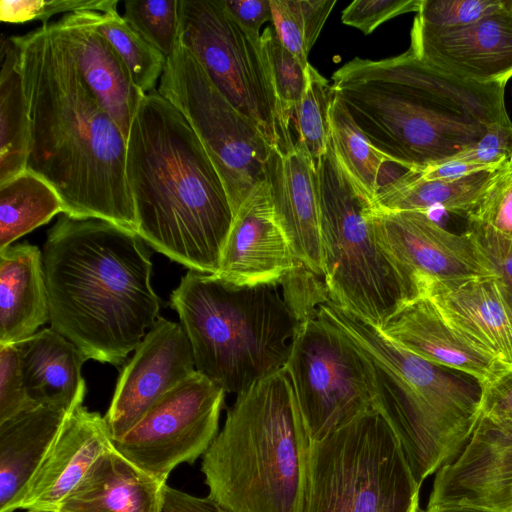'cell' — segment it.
<instances>
[{
    "instance_id": "cell-1",
    "label": "cell",
    "mask_w": 512,
    "mask_h": 512,
    "mask_svg": "<svg viewBox=\"0 0 512 512\" xmlns=\"http://www.w3.org/2000/svg\"><path fill=\"white\" fill-rule=\"evenodd\" d=\"M9 38L28 110L27 169L53 187L64 214L136 233L127 140L84 80L57 22Z\"/></svg>"
},
{
    "instance_id": "cell-2",
    "label": "cell",
    "mask_w": 512,
    "mask_h": 512,
    "mask_svg": "<svg viewBox=\"0 0 512 512\" xmlns=\"http://www.w3.org/2000/svg\"><path fill=\"white\" fill-rule=\"evenodd\" d=\"M143 242L109 221L64 213L47 232L49 323L87 360L124 364L160 317Z\"/></svg>"
},
{
    "instance_id": "cell-3",
    "label": "cell",
    "mask_w": 512,
    "mask_h": 512,
    "mask_svg": "<svg viewBox=\"0 0 512 512\" xmlns=\"http://www.w3.org/2000/svg\"><path fill=\"white\" fill-rule=\"evenodd\" d=\"M136 234L189 270L217 274L234 214L224 184L180 111L145 94L126 142Z\"/></svg>"
},
{
    "instance_id": "cell-4",
    "label": "cell",
    "mask_w": 512,
    "mask_h": 512,
    "mask_svg": "<svg viewBox=\"0 0 512 512\" xmlns=\"http://www.w3.org/2000/svg\"><path fill=\"white\" fill-rule=\"evenodd\" d=\"M316 309L367 358L373 407L400 441L419 485L453 461L481 417L484 382L466 372L427 361L388 338L379 328L335 303L325 285Z\"/></svg>"
},
{
    "instance_id": "cell-5",
    "label": "cell",
    "mask_w": 512,
    "mask_h": 512,
    "mask_svg": "<svg viewBox=\"0 0 512 512\" xmlns=\"http://www.w3.org/2000/svg\"><path fill=\"white\" fill-rule=\"evenodd\" d=\"M310 443L282 368L236 395L202 456L208 496L230 512H302Z\"/></svg>"
},
{
    "instance_id": "cell-6",
    "label": "cell",
    "mask_w": 512,
    "mask_h": 512,
    "mask_svg": "<svg viewBox=\"0 0 512 512\" xmlns=\"http://www.w3.org/2000/svg\"><path fill=\"white\" fill-rule=\"evenodd\" d=\"M170 305L198 372L239 394L284 368L299 315L282 283L239 285L195 270L181 278Z\"/></svg>"
},
{
    "instance_id": "cell-7",
    "label": "cell",
    "mask_w": 512,
    "mask_h": 512,
    "mask_svg": "<svg viewBox=\"0 0 512 512\" xmlns=\"http://www.w3.org/2000/svg\"><path fill=\"white\" fill-rule=\"evenodd\" d=\"M332 90L372 145L412 171L439 165L477 142L486 127L435 101L397 56L355 57L332 75Z\"/></svg>"
},
{
    "instance_id": "cell-8",
    "label": "cell",
    "mask_w": 512,
    "mask_h": 512,
    "mask_svg": "<svg viewBox=\"0 0 512 512\" xmlns=\"http://www.w3.org/2000/svg\"><path fill=\"white\" fill-rule=\"evenodd\" d=\"M316 174L326 291L335 303L382 329L409 299L376 239L372 203L344 172L330 142Z\"/></svg>"
},
{
    "instance_id": "cell-9",
    "label": "cell",
    "mask_w": 512,
    "mask_h": 512,
    "mask_svg": "<svg viewBox=\"0 0 512 512\" xmlns=\"http://www.w3.org/2000/svg\"><path fill=\"white\" fill-rule=\"evenodd\" d=\"M394 431L374 408L311 441L302 512H420Z\"/></svg>"
},
{
    "instance_id": "cell-10",
    "label": "cell",
    "mask_w": 512,
    "mask_h": 512,
    "mask_svg": "<svg viewBox=\"0 0 512 512\" xmlns=\"http://www.w3.org/2000/svg\"><path fill=\"white\" fill-rule=\"evenodd\" d=\"M313 281L292 295L299 323L284 366L311 441L373 407L369 361L313 301Z\"/></svg>"
},
{
    "instance_id": "cell-11",
    "label": "cell",
    "mask_w": 512,
    "mask_h": 512,
    "mask_svg": "<svg viewBox=\"0 0 512 512\" xmlns=\"http://www.w3.org/2000/svg\"><path fill=\"white\" fill-rule=\"evenodd\" d=\"M178 40L195 56L228 101L274 149L295 142L275 91L261 34L231 15L224 0H178Z\"/></svg>"
},
{
    "instance_id": "cell-12",
    "label": "cell",
    "mask_w": 512,
    "mask_h": 512,
    "mask_svg": "<svg viewBox=\"0 0 512 512\" xmlns=\"http://www.w3.org/2000/svg\"><path fill=\"white\" fill-rule=\"evenodd\" d=\"M157 90L180 111L201 141L235 215L251 192L266 180L274 148L258 127L219 91L179 40L167 57Z\"/></svg>"
},
{
    "instance_id": "cell-13",
    "label": "cell",
    "mask_w": 512,
    "mask_h": 512,
    "mask_svg": "<svg viewBox=\"0 0 512 512\" xmlns=\"http://www.w3.org/2000/svg\"><path fill=\"white\" fill-rule=\"evenodd\" d=\"M223 388L197 370L158 400L114 450L135 467L166 483L172 470L194 463L218 434Z\"/></svg>"
},
{
    "instance_id": "cell-14",
    "label": "cell",
    "mask_w": 512,
    "mask_h": 512,
    "mask_svg": "<svg viewBox=\"0 0 512 512\" xmlns=\"http://www.w3.org/2000/svg\"><path fill=\"white\" fill-rule=\"evenodd\" d=\"M370 221L409 301L420 296V286L427 281L494 275L489 261L467 232L453 233L429 213L372 207Z\"/></svg>"
},
{
    "instance_id": "cell-15",
    "label": "cell",
    "mask_w": 512,
    "mask_h": 512,
    "mask_svg": "<svg viewBox=\"0 0 512 512\" xmlns=\"http://www.w3.org/2000/svg\"><path fill=\"white\" fill-rule=\"evenodd\" d=\"M195 371L182 326L159 317L118 377L104 416L112 440L125 435L158 400Z\"/></svg>"
},
{
    "instance_id": "cell-16",
    "label": "cell",
    "mask_w": 512,
    "mask_h": 512,
    "mask_svg": "<svg viewBox=\"0 0 512 512\" xmlns=\"http://www.w3.org/2000/svg\"><path fill=\"white\" fill-rule=\"evenodd\" d=\"M410 47L420 60L458 78L507 83L512 76V0L469 25L437 29L413 21Z\"/></svg>"
},
{
    "instance_id": "cell-17",
    "label": "cell",
    "mask_w": 512,
    "mask_h": 512,
    "mask_svg": "<svg viewBox=\"0 0 512 512\" xmlns=\"http://www.w3.org/2000/svg\"><path fill=\"white\" fill-rule=\"evenodd\" d=\"M106 421L80 406L64 427L29 482L5 512L59 510L91 472L113 450Z\"/></svg>"
},
{
    "instance_id": "cell-18",
    "label": "cell",
    "mask_w": 512,
    "mask_h": 512,
    "mask_svg": "<svg viewBox=\"0 0 512 512\" xmlns=\"http://www.w3.org/2000/svg\"><path fill=\"white\" fill-rule=\"evenodd\" d=\"M512 480V421L480 417L469 441L437 472L428 509L468 505L497 510Z\"/></svg>"
},
{
    "instance_id": "cell-19",
    "label": "cell",
    "mask_w": 512,
    "mask_h": 512,
    "mask_svg": "<svg viewBox=\"0 0 512 512\" xmlns=\"http://www.w3.org/2000/svg\"><path fill=\"white\" fill-rule=\"evenodd\" d=\"M299 265L265 180L235 213L216 275L239 285L274 283Z\"/></svg>"
},
{
    "instance_id": "cell-20",
    "label": "cell",
    "mask_w": 512,
    "mask_h": 512,
    "mask_svg": "<svg viewBox=\"0 0 512 512\" xmlns=\"http://www.w3.org/2000/svg\"><path fill=\"white\" fill-rule=\"evenodd\" d=\"M266 181L278 221L297 261L322 278V245L316 168L306 152L294 144L273 149Z\"/></svg>"
},
{
    "instance_id": "cell-21",
    "label": "cell",
    "mask_w": 512,
    "mask_h": 512,
    "mask_svg": "<svg viewBox=\"0 0 512 512\" xmlns=\"http://www.w3.org/2000/svg\"><path fill=\"white\" fill-rule=\"evenodd\" d=\"M421 294L469 342L512 364V318L494 275L427 281L420 286Z\"/></svg>"
},
{
    "instance_id": "cell-22",
    "label": "cell",
    "mask_w": 512,
    "mask_h": 512,
    "mask_svg": "<svg viewBox=\"0 0 512 512\" xmlns=\"http://www.w3.org/2000/svg\"><path fill=\"white\" fill-rule=\"evenodd\" d=\"M101 12L83 10L56 20L69 44L76 64L102 106L127 140L133 117L144 93L110 41L99 31Z\"/></svg>"
},
{
    "instance_id": "cell-23",
    "label": "cell",
    "mask_w": 512,
    "mask_h": 512,
    "mask_svg": "<svg viewBox=\"0 0 512 512\" xmlns=\"http://www.w3.org/2000/svg\"><path fill=\"white\" fill-rule=\"evenodd\" d=\"M380 330L415 355L466 372L483 382L508 365L458 333L423 294L406 302Z\"/></svg>"
},
{
    "instance_id": "cell-24",
    "label": "cell",
    "mask_w": 512,
    "mask_h": 512,
    "mask_svg": "<svg viewBox=\"0 0 512 512\" xmlns=\"http://www.w3.org/2000/svg\"><path fill=\"white\" fill-rule=\"evenodd\" d=\"M14 345L31 402L70 413L82 406L86 393L82 366L87 358L74 344L50 327Z\"/></svg>"
},
{
    "instance_id": "cell-25",
    "label": "cell",
    "mask_w": 512,
    "mask_h": 512,
    "mask_svg": "<svg viewBox=\"0 0 512 512\" xmlns=\"http://www.w3.org/2000/svg\"><path fill=\"white\" fill-rule=\"evenodd\" d=\"M50 321L43 254L27 242L0 250V344L19 343Z\"/></svg>"
},
{
    "instance_id": "cell-26",
    "label": "cell",
    "mask_w": 512,
    "mask_h": 512,
    "mask_svg": "<svg viewBox=\"0 0 512 512\" xmlns=\"http://www.w3.org/2000/svg\"><path fill=\"white\" fill-rule=\"evenodd\" d=\"M70 414L55 405L34 403L0 423V512L29 482Z\"/></svg>"
},
{
    "instance_id": "cell-27",
    "label": "cell",
    "mask_w": 512,
    "mask_h": 512,
    "mask_svg": "<svg viewBox=\"0 0 512 512\" xmlns=\"http://www.w3.org/2000/svg\"><path fill=\"white\" fill-rule=\"evenodd\" d=\"M165 485L113 448L94 465L59 511L159 512Z\"/></svg>"
},
{
    "instance_id": "cell-28",
    "label": "cell",
    "mask_w": 512,
    "mask_h": 512,
    "mask_svg": "<svg viewBox=\"0 0 512 512\" xmlns=\"http://www.w3.org/2000/svg\"><path fill=\"white\" fill-rule=\"evenodd\" d=\"M496 170L438 179H425L416 171L408 170L381 186L372 207L383 211H419L429 214L433 209H442L465 217Z\"/></svg>"
},
{
    "instance_id": "cell-29",
    "label": "cell",
    "mask_w": 512,
    "mask_h": 512,
    "mask_svg": "<svg viewBox=\"0 0 512 512\" xmlns=\"http://www.w3.org/2000/svg\"><path fill=\"white\" fill-rule=\"evenodd\" d=\"M0 184L27 169L29 118L17 55L9 37L0 48Z\"/></svg>"
},
{
    "instance_id": "cell-30",
    "label": "cell",
    "mask_w": 512,
    "mask_h": 512,
    "mask_svg": "<svg viewBox=\"0 0 512 512\" xmlns=\"http://www.w3.org/2000/svg\"><path fill=\"white\" fill-rule=\"evenodd\" d=\"M64 213L59 195L26 169L0 184V250Z\"/></svg>"
},
{
    "instance_id": "cell-31",
    "label": "cell",
    "mask_w": 512,
    "mask_h": 512,
    "mask_svg": "<svg viewBox=\"0 0 512 512\" xmlns=\"http://www.w3.org/2000/svg\"><path fill=\"white\" fill-rule=\"evenodd\" d=\"M328 118L329 142L336 159L351 181L373 203L381 188L383 166L393 163L372 145L333 90Z\"/></svg>"
},
{
    "instance_id": "cell-32",
    "label": "cell",
    "mask_w": 512,
    "mask_h": 512,
    "mask_svg": "<svg viewBox=\"0 0 512 512\" xmlns=\"http://www.w3.org/2000/svg\"><path fill=\"white\" fill-rule=\"evenodd\" d=\"M336 0H270L273 28L304 68Z\"/></svg>"
},
{
    "instance_id": "cell-33",
    "label": "cell",
    "mask_w": 512,
    "mask_h": 512,
    "mask_svg": "<svg viewBox=\"0 0 512 512\" xmlns=\"http://www.w3.org/2000/svg\"><path fill=\"white\" fill-rule=\"evenodd\" d=\"M99 31L110 41L127 66L138 89L148 94L157 89L167 58L137 33L118 13H101Z\"/></svg>"
},
{
    "instance_id": "cell-34",
    "label": "cell",
    "mask_w": 512,
    "mask_h": 512,
    "mask_svg": "<svg viewBox=\"0 0 512 512\" xmlns=\"http://www.w3.org/2000/svg\"><path fill=\"white\" fill-rule=\"evenodd\" d=\"M306 86L292 122L297 133L295 144L311 159L315 168L329 145L328 111L332 87L311 64L305 68Z\"/></svg>"
},
{
    "instance_id": "cell-35",
    "label": "cell",
    "mask_w": 512,
    "mask_h": 512,
    "mask_svg": "<svg viewBox=\"0 0 512 512\" xmlns=\"http://www.w3.org/2000/svg\"><path fill=\"white\" fill-rule=\"evenodd\" d=\"M122 17L166 58L174 52L179 33L178 0H126Z\"/></svg>"
},
{
    "instance_id": "cell-36",
    "label": "cell",
    "mask_w": 512,
    "mask_h": 512,
    "mask_svg": "<svg viewBox=\"0 0 512 512\" xmlns=\"http://www.w3.org/2000/svg\"><path fill=\"white\" fill-rule=\"evenodd\" d=\"M465 219L512 240V162L495 171Z\"/></svg>"
},
{
    "instance_id": "cell-37",
    "label": "cell",
    "mask_w": 512,
    "mask_h": 512,
    "mask_svg": "<svg viewBox=\"0 0 512 512\" xmlns=\"http://www.w3.org/2000/svg\"><path fill=\"white\" fill-rule=\"evenodd\" d=\"M275 91L286 123L291 127L294 110L306 86L305 68L279 40L273 27L261 33Z\"/></svg>"
},
{
    "instance_id": "cell-38",
    "label": "cell",
    "mask_w": 512,
    "mask_h": 512,
    "mask_svg": "<svg viewBox=\"0 0 512 512\" xmlns=\"http://www.w3.org/2000/svg\"><path fill=\"white\" fill-rule=\"evenodd\" d=\"M509 0H422L414 22L437 29L474 23L506 7Z\"/></svg>"
},
{
    "instance_id": "cell-39",
    "label": "cell",
    "mask_w": 512,
    "mask_h": 512,
    "mask_svg": "<svg viewBox=\"0 0 512 512\" xmlns=\"http://www.w3.org/2000/svg\"><path fill=\"white\" fill-rule=\"evenodd\" d=\"M118 4L117 0H1L0 20L12 24L40 20L45 25L57 14L83 10L118 12Z\"/></svg>"
},
{
    "instance_id": "cell-40",
    "label": "cell",
    "mask_w": 512,
    "mask_h": 512,
    "mask_svg": "<svg viewBox=\"0 0 512 512\" xmlns=\"http://www.w3.org/2000/svg\"><path fill=\"white\" fill-rule=\"evenodd\" d=\"M445 162L467 163L484 169H498L512 162V122L488 125L477 142Z\"/></svg>"
},
{
    "instance_id": "cell-41",
    "label": "cell",
    "mask_w": 512,
    "mask_h": 512,
    "mask_svg": "<svg viewBox=\"0 0 512 512\" xmlns=\"http://www.w3.org/2000/svg\"><path fill=\"white\" fill-rule=\"evenodd\" d=\"M465 232L489 261L499 294L512 318V240L472 224H466Z\"/></svg>"
},
{
    "instance_id": "cell-42",
    "label": "cell",
    "mask_w": 512,
    "mask_h": 512,
    "mask_svg": "<svg viewBox=\"0 0 512 512\" xmlns=\"http://www.w3.org/2000/svg\"><path fill=\"white\" fill-rule=\"evenodd\" d=\"M421 3L422 0H356L342 11L341 21L368 35L396 16L417 13Z\"/></svg>"
},
{
    "instance_id": "cell-43",
    "label": "cell",
    "mask_w": 512,
    "mask_h": 512,
    "mask_svg": "<svg viewBox=\"0 0 512 512\" xmlns=\"http://www.w3.org/2000/svg\"><path fill=\"white\" fill-rule=\"evenodd\" d=\"M34 404L28 398L14 344H0V423Z\"/></svg>"
},
{
    "instance_id": "cell-44",
    "label": "cell",
    "mask_w": 512,
    "mask_h": 512,
    "mask_svg": "<svg viewBox=\"0 0 512 512\" xmlns=\"http://www.w3.org/2000/svg\"><path fill=\"white\" fill-rule=\"evenodd\" d=\"M481 415L493 421H512V364L484 382Z\"/></svg>"
},
{
    "instance_id": "cell-45",
    "label": "cell",
    "mask_w": 512,
    "mask_h": 512,
    "mask_svg": "<svg viewBox=\"0 0 512 512\" xmlns=\"http://www.w3.org/2000/svg\"><path fill=\"white\" fill-rule=\"evenodd\" d=\"M159 512H230L210 496L198 497L164 486Z\"/></svg>"
},
{
    "instance_id": "cell-46",
    "label": "cell",
    "mask_w": 512,
    "mask_h": 512,
    "mask_svg": "<svg viewBox=\"0 0 512 512\" xmlns=\"http://www.w3.org/2000/svg\"><path fill=\"white\" fill-rule=\"evenodd\" d=\"M236 21L248 31L259 34L261 26L272 21L270 0H224Z\"/></svg>"
},
{
    "instance_id": "cell-47",
    "label": "cell",
    "mask_w": 512,
    "mask_h": 512,
    "mask_svg": "<svg viewBox=\"0 0 512 512\" xmlns=\"http://www.w3.org/2000/svg\"><path fill=\"white\" fill-rule=\"evenodd\" d=\"M420 512H500L497 510L479 507V506H468V505H450L436 508H426L420 510Z\"/></svg>"
},
{
    "instance_id": "cell-48",
    "label": "cell",
    "mask_w": 512,
    "mask_h": 512,
    "mask_svg": "<svg viewBox=\"0 0 512 512\" xmlns=\"http://www.w3.org/2000/svg\"><path fill=\"white\" fill-rule=\"evenodd\" d=\"M512 510V480L510 481L507 490L499 503L497 511L510 512Z\"/></svg>"
},
{
    "instance_id": "cell-49",
    "label": "cell",
    "mask_w": 512,
    "mask_h": 512,
    "mask_svg": "<svg viewBox=\"0 0 512 512\" xmlns=\"http://www.w3.org/2000/svg\"><path fill=\"white\" fill-rule=\"evenodd\" d=\"M27 512H61L59 510H28Z\"/></svg>"
},
{
    "instance_id": "cell-50",
    "label": "cell",
    "mask_w": 512,
    "mask_h": 512,
    "mask_svg": "<svg viewBox=\"0 0 512 512\" xmlns=\"http://www.w3.org/2000/svg\"><path fill=\"white\" fill-rule=\"evenodd\" d=\"M510 512H512V510Z\"/></svg>"
}]
</instances>
